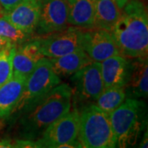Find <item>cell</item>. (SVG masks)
Returning a JSON list of instances; mask_svg holds the SVG:
<instances>
[{
	"instance_id": "8fae6325",
	"label": "cell",
	"mask_w": 148,
	"mask_h": 148,
	"mask_svg": "<svg viewBox=\"0 0 148 148\" xmlns=\"http://www.w3.org/2000/svg\"><path fill=\"white\" fill-rule=\"evenodd\" d=\"M38 39L16 45L12 58V75L22 76L27 78L38 63L45 58L41 53Z\"/></svg>"
},
{
	"instance_id": "9c48e42d",
	"label": "cell",
	"mask_w": 148,
	"mask_h": 148,
	"mask_svg": "<svg viewBox=\"0 0 148 148\" xmlns=\"http://www.w3.org/2000/svg\"><path fill=\"white\" fill-rule=\"evenodd\" d=\"M82 30L75 27H67L61 32L39 37L40 47L46 58H57L82 48Z\"/></svg>"
},
{
	"instance_id": "9a60e30c",
	"label": "cell",
	"mask_w": 148,
	"mask_h": 148,
	"mask_svg": "<svg viewBox=\"0 0 148 148\" xmlns=\"http://www.w3.org/2000/svg\"><path fill=\"white\" fill-rule=\"evenodd\" d=\"M26 77L22 76H14L0 86V123L10 119L19 101Z\"/></svg>"
},
{
	"instance_id": "7a4b0ae2",
	"label": "cell",
	"mask_w": 148,
	"mask_h": 148,
	"mask_svg": "<svg viewBox=\"0 0 148 148\" xmlns=\"http://www.w3.org/2000/svg\"><path fill=\"white\" fill-rule=\"evenodd\" d=\"M73 90L66 83H59L18 116V135L21 138L36 141L53 122L72 107Z\"/></svg>"
},
{
	"instance_id": "44dd1931",
	"label": "cell",
	"mask_w": 148,
	"mask_h": 148,
	"mask_svg": "<svg viewBox=\"0 0 148 148\" xmlns=\"http://www.w3.org/2000/svg\"><path fill=\"white\" fill-rule=\"evenodd\" d=\"M16 45H10L0 51V86L12 77V58Z\"/></svg>"
},
{
	"instance_id": "cb8c5ba5",
	"label": "cell",
	"mask_w": 148,
	"mask_h": 148,
	"mask_svg": "<svg viewBox=\"0 0 148 148\" xmlns=\"http://www.w3.org/2000/svg\"><path fill=\"white\" fill-rule=\"evenodd\" d=\"M14 139L9 138H4L0 139V148H12Z\"/></svg>"
},
{
	"instance_id": "ffe728a7",
	"label": "cell",
	"mask_w": 148,
	"mask_h": 148,
	"mask_svg": "<svg viewBox=\"0 0 148 148\" xmlns=\"http://www.w3.org/2000/svg\"><path fill=\"white\" fill-rule=\"evenodd\" d=\"M35 34L29 33L17 28L10 21H8L3 15H0V36L7 39L10 43L14 45H18L20 44L38 39L40 36H35Z\"/></svg>"
},
{
	"instance_id": "30bf717a",
	"label": "cell",
	"mask_w": 148,
	"mask_h": 148,
	"mask_svg": "<svg viewBox=\"0 0 148 148\" xmlns=\"http://www.w3.org/2000/svg\"><path fill=\"white\" fill-rule=\"evenodd\" d=\"M82 48L92 61L99 63L120 54L111 32L100 28L82 31Z\"/></svg>"
},
{
	"instance_id": "e0dca14e",
	"label": "cell",
	"mask_w": 148,
	"mask_h": 148,
	"mask_svg": "<svg viewBox=\"0 0 148 148\" xmlns=\"http://www.w3.org/2000/svg\"><path fill=\"white\" fill-rule=\"evenodd\" d=\"M68 24L81 29H93L95 24L94 0H67Z\"/></svg>"
},
{
	"instance_id": "4316f807",
	"label": "cell",
	"mask_w": 148,
	"mask_h": 148,
	"mask_svg": "<svg viewBox=\"0 0 148 148\" xmlns=\"http://www.w3.org/2000/svg\"><path fill=\"white\" fill-rule=\"evenodd\" d=\"M114 3H116V5L118 6L120 9H122L129 0H114Z\"/></svg>"
},
{
	"instance_id": "6da1fadb",
	"label": "cell",
	"mask_w": 148,
	"mask_h": 148,
	"mask_svg": "<svg viewBox=\"0 0 148 148\" xmlns=\"http://www.w3.org/2000/svg\"><path fill=\"white\" fill-rule=\"evenodd\" d=\"M111 34L121 55L130 59L147 58L148 14L143 1L127 2Z\"/></svg>"
},
{
	"instance_id": "277c9868",
	"label": "cell",
	"mask_w": 148,
	"mask_h": 148,
	"mask_svg": "<svg viewBox=\"0 0 148 148\" xmlns=\"http://www.w3.org/2000/svg\"><path fill=\"white\" fill-rule=\"evenodd\" d=\"M79 116L77 139L82 147H116L109 114L95 104L89 103L82 106Z\"/></svg>"
},
{
	"instance_id": "8992f818",
	"label": "cell",
	"mask_w": 148,
	"mask_h": 148,
	"mask_svg": "<svg viewBox=\"0 0 148 148\" xmlns=\"http://www.w3.org/2000/svg\"><path fill=\"white\" fill-rule=\"evenodd\" d=\"M73 98L83 106L95 102L105 89L101 71V63L91 62L72 75Z\"/></svg>"
},
{
	"instance_id": "ba28073f",
	"label": "cell",
	"mask_w": 148,
	"mask_h": 148,
	"mask_svg": "<svg viewBox=\"0 0 148 148\" xmlns=\"http://www.w3.org/2000/svg\"><path fill=\"white\" fill-rule=\"evenodd\" d=\"M39 3L40 15L36 34L45 36L68 27L67 0H39Z\"/></svg>"
},
{
	"instance_id": "2e32d148",
	"label": "cell",
	"mask_w": 148,
	"mask_h": 148,
	"mask_svg": "<svg viewBox=\"0 0 148 148\" xmlns=\"http://www.w3.org/2000/svg\"><path fill=\"white\" fill-rule=\"evenodd\" d=\"M49 60L53 72L60 78L70 77L93 62L82 48L60 57L50 58Z\"/></svg>"
},
{
	"instance_id": "d4e9b609",
	"label": "cell",
	"mask_w": 148,
	"mask_h": 148,
	"mask_svg": "<svg viewBox=\"0 0 148 148\" xmlns=\"http://www.w3.org/2000/svg\"><path fill=\"white\" fill-rule=\"evenodd\" d=\"M12 45V44L9 42L5 38L0 36V51L3 50V49L7 48L8 45Z\"/></svg>"
},
{
	"instance_id": "7402d4cb",
	"label": "cell",
	"mask_w": 148,
	"mask_h": 148,
	"mask_svg": "<svg viewBox=\"0 0 148 148\" xmlns=\"http://www.w3.org/2000/svg\"><path fill=\"white\" fill-rule=\"evenodd\" d=\"M14 148H37L36 141L23 139V138H17L14 139L13 143Z\"/></svg>"
},
{
	"instance_id": "5b68a950",
	"label": "cell",
	"mask_w": 148,
	"mask_h": 148,
	"mask_svg": "<svg viewBox=\"0 0 148 148\" xmlns=\"http://www.w3.org/2000/svg\"><path fill=\"white\" fill-rule=\"evenodd\" d=\"M59 83L61 78L53 72L49 58H43L27 77L22 94L11 117L20 116Z\"/></svg>"
},
{
	"instance_id": "d6986e66",
	"label": "cell",
	"mask_w": 148,
	"mask_h": 148,
	"mask_svg": "<svg viewBox=\"0 0 148 148\" xmlns=\"http://www.w3.org/2000/svg\"><path fill=\"white\" fill-rule=\"evenodd\" d=\"M126 99L124 87H106L95 101V105L107 114L117 109Z\"/></svg>"
},
{
	"instance_id": "484cf974",
	"label": "cell",
	"mask_w": 148,
	"mask_h": 148,
	"mask_svg": "<svg viewBox=\"0 0 148 148\" xmlns=\"http://www.w3.org/2000/svg\"><path fill=\"white\" fill-rule=\"evenodd\" d=\"M147 129H146V132H145V134H144V136H143V140H142V142L140 143L139 144V147L141 148H147L148 147V138H147Z\"/></svg>"
},
{
	"instance_id": "83f0119b",
	"label": "cell",
	"mask_w": 148,
	"mask_h": 148,
	"mask_svg": "<svg viewBox=\"0 0 148 148\" xmlns=\"http://www.w3.org/2000/svg\"><path fill=\"white\" fill-rule=\"evenodd\" d=\"M0 15H2V12H1V10H0Z\"/></svg>"
},
{
	"instance_id": "52a82bcc",
	"label": "cell",
	"mask_w": 148,
	"mask_h": 148,
	"mask_svg": "<svg viewBox=\"0 0 148 148\" xmlns=\"http://www.w3.org/2000/svg\"><path fill=\"white\" fill-rule=\"evenodd\" d=\"M79 110L74 107L53 122L36 140L37 147H60L77 138L79 129Z\"/></svg>"
},
{
	"instance_id": "3957f363",
	"label": "cell",
	"mask_w": 148,
	"mask_h": 148,
	"mask_svg": "<svg viewBox=\"0 0 148 148\" xmlns=\"http://www.w3.org/2000/svg\"><path fill=\"white\" fill-rule=\"evenodd\" d=\"M109 118L116 147H133L147 127V106L141 100L126 98Z\"/></svg>"
},
{
	"instance_id": "603a6c76",
	"label": "cell",
	"mask_w": 148,
	"mask_h": 148,
	"mask_svg": "<svg viewBox=\"0 0 148 148\" xmlns=\"http://www.w3.org/2000/svg\"><path fill=\"white\" fill-rule=\"evenodd\" d=\"M21 0H0V10L2 14H4L12 9Z\"/></svg>"
},
{
	"instance_id": "5bb4252c",
	"label": "cell",
	"mask_w": 148,
	"mask_h": 148,
	"mask_svg": "<svg viewBox=\"0 0 148 148\" xmlns=\"http://www.w3.org/2000/svg\"><path fill=\"white\" fill-rule=\"evenodd\" d=\"M131 72L125 86L126 98H147L148 95L147 58H132Z\"/></svg>"
},
{
	"instance_id": "7c38bea8",
	"label": "cell",
	"mask_w": 148,
	"mask_h": 148,
	"mask_svg": "<svg viewBox=\"0 0 148 148\" xmlns=\"http://www.w3.org/2000/svg\"><path fill=\"white\" fill-rule=\"evenodd\" d=\"M131 60L116 54L101 62L102 80L106 87H125L131 72Z\"/></svg>"
},
{
	"instance_id": "ac0fdd59",
	"label": "cell",
	"mask_w": 148,
	"mask_h": 148,
	"mask_svg": "<svg viewBox=\"0 0 148 148\" xmlns=\"http://www.w3.org/2000/svg\"><path fill=\"white\" fill-rule=\"evenodd\" d=\"M94 4L95 28L111 32L119 17L121 9L114 0H94Z\"/></svg>"
},
{
	"instance_id": "4fadbf2b",
	"label": "cell",
	"mask_w": 148,
	"mask_h": 148,
	"mask_svg": "<svg viewBox=\"0 0 148 148\" xmlns=\"http://www.w3.org/2000/svg\"><path fill=\"white\" fill-rule=\"evenodd\" d=\"M2 15L17 28L35 34L40 15L39 0H21L12 9Z\"/></svg>"
}]
</instances>
